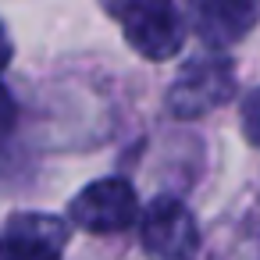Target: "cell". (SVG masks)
I'll return each instance as SVG.
<instances>
[{"instance_id": "cell-5", "label": "cell", "mask_w": 260, "mask_h": 260, "mask_svg": "<svg viewBox=\"0 0 260 260\" xmlns=\"http://www.w3.org/2000/svg\"><path fill=\"white\" fill-rule=\"evenodd\" d=\"M72 224L47 210H18L0 224V260H61Z\"/></svg>"}, {"instance_id": "cell-2", "label": "cell", "mask_w": 260, "mask_h": 260, "mask_svg": "<svg viewBox=\"0 0 260 260\" xmlns=\"http://www.w3.org/2000/svg\"><path fill=\"white\" fill-rule=\"evenodd\" d=\"M104 11L121 25L125 43L146 61H171L185 43V22L178 8L164 0H125V4H104Z\"/></svg>"}, {"instance_id": "cell-4", "label": "cell", "mask_w": 260, "mask_h": 260, "mask_svg": "<svg viewBox=\"0 0 260 260\" xmlns=\"http://www.w3.org/2000/svg\"><path fill=\"white\" fill-rule=\"evenodd\" d=\"M139 242L150 260H196L200 228L178 196H157L139 214Z\"/></svg>"}, {"instance_id": "cell-7", "label": "cell", "mask_w": 260, "mask_h": 260, "mask_svg": "<svg viewBox=\"0 0 260 260\" xmlns=\"http://www.w3.org/2000/svg\"><path fill=\"white\" fill-rule=\"evenodd\" d=\"M239 125H242V136L253 150H260V86L246 93L242 107H239Z\"/></svg>"}, {"instance_id": "cell-6", "label": "cell", "mask_w": 260, "mask_h": 260, "mask_svg": "<svg viewBox=\"0 0 260 260\" xmlns=\"http://www.w3.org/2000/svg\"><path fill=\"white\" fill-rule=\"evenodd\" d=\"M189 18L207 47L224 50L249 36V29L256 25V8L246 0H196L189 8Z\"/></svg>"}, {"instance_id": "cell-1", "label": "cell", "mask_w": 260, "mask_h": 260, "mask_svg": "<svg viewBox=\"0 0 260 260\" xmlns=\"http://www.w3.org/2000/svg\"><path fill=\"white\" fill-rule=\"evenodd\" d=\"M235 89H239L235 64L221 54H200L178 68L175 82L164 93V111L178 121H196V118L232 104Z\"/></svg>"}, {"instance_id": "cell-8", "label": "cell", "mask_w": 260, "mask_h": 260, "mask_svg": "<svg viewBox=\"0 0 260 260\" xmlns=\"http://www.w3.org/2000/svg\"><path fill=\"white\" fill-rule=\"evenodd\" d=\"M15 121H18V104H15V96H11L4 86H0V139L11 136Z\"/></svg>"}, {"instance_id": "cell-3", "label": "cell", "mask_w": 260, "mask_h": 260, "mask_svg": "<svg viewBox=\"0 0 260 260\" xmlns=\"http://www.w3.org/2000/svg\"><path fill=\"white\" fill-rule=\"evenodd\" d=\"M136 221H139V196L132 182L121 175L89 182L68 203V224L89 235H114V232L132 228Z\"/></svg>"}, {"instance_id": "cell-9", "label": "cell", "mask_w": 260, "mask_h": 260, "mask_svg": "<svg viewBox=\"0 0 260 260\" xmlns=\"http://www.w3.org/2000/svg\"><path fill=\"white\" fill-rule=\"evenodd\" d=\"M11 54H15V43H11V36H8V25L0 22V72L11 64Z\"/></svg>"}]
</instances>
